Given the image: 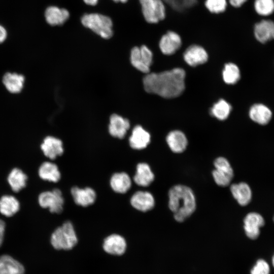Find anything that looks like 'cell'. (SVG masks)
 <instances>
[{"instance_id":"cell-1","label":"cell","mask_w":274,"mask_h":274,"mask_svg":"<svg viewBox=\"0 0 274 274\" xmlns=\"http://www.w3.org/2000/svg\"><path fill=\"white\" fill-rule=\"evenodd\" d=\"M185 72L181 68H175L159 73H148L143 83L145 90L163 98H172L180 96L184 91Z\"/></svg>"},{"instance_id":"cell-2","label":"cell","mask_w":274,"mask_h":274,"mask_svg":"<svg viewBox=\"0 0 274 274\" xmlns=\"http://www.w3.org/2000/svg\"><path fill=\"white\" fill-rule=\"evenodd\" d=\"M168 207L175 219L182 222L195 211L196 200L192 189L183 185H177L168 191Z\"/></svg>"},{"instance_id":"cell-3","label":"cell","mask_w":274,"mask_h":274,"mask_svg":"<svg viewBox=\"0 0 274 274\" xmlns=\"http://www.w3.org/2000/svg\"><path fill=\"white\" fill-rule=\"evenodd\" d=\"M82 24L104 39L113 35V23L108 16L98 13H85L81 18Z\"/></svg>"},{"instance_id":"cell-4","label":"cell","mask_w":274,"mask_h":274,"mask_svg":"<svg viewBox=\"0 0 274 274\" xmlns=\"http://www.w3.org/2000/svg\"><path fill=\"white\" fill-rule=\"evenodd\" d=\"M50 242L57 250H70L78 243V238L72 223L68 221L56 228L51 236Z\"/></svg>"},{"instance_id":"cell-5","label":"cell","mask_w":274,"mask_h":274,"mask_svg":"<svg viewBox=\"0 0 274 274\" xmlns=\"http://www.w3.org/2000/svg\"><path fill=\"white\" fill-rule=\"evenodd\" d=\"M142 15L149 24H156L166 17V6L162 0H139Z\"/></svg>"},{"instance_id":"cell-6","label":"cell","mask_w":274,"mask_h":274,"mask_svg":"<svg viewBox=\"0 0 274 274\" xmlns=\"http://www.w3.org/2000/svg\"><path fill=\"white\" fill-rule=\"evenodd\" d=\"M214 165L215 169L212 172V175L215 183L221 187L229 185L234 176L229 161L224 157H219L215 160Z\"/></svg>"},{"instance_id":"cell-7","label":"cell","mask_w":274,"mask_h":274,"mask_svg":"<svg viewBox=\"0 0 274 274\" xmlns=\"http://www.w3.org/2000/svg\"><path fill=\"white\" fill-rule=\"evenodd\" d=\"M38 201L41 207L48 208L52 213L59 214L63 210L64 199L58 189L41 193L39 196Z\"/></svg>"},{"instance_id":"cell-8","label":"cell","mask_w":274,"mask_h":274,"mask_svg":"<svg viewBox=\"0 0 274 274\" xmlns=\"http://www.w3.org/2000/svg\"><path fill=\"white\" fill-rule=\"evenodd\" d=\"M183 45L182 40L179 33L173 30H168L160 38L158 48L162 54L172 55L180 50Z\"/></svg>"},{"instance_id":"cell-9","label":"cell","mask_w":274,"mask_h":274,"mask_svg":"<svg viewBox=\"0 0 274 274\" xmlns=\"http://www.w3.org/2000/svg\"><path fill=\"white\" fill-rule=\"evenodd\" d=\"M183 56L185 61L191 66L203 64L209 58L206 49L197 44H192L187 46L184 50Z\"/></svg>"},{"instance_id":"cell-10","label":"cell","mask_w":274,"mask_h":274,"mask_svg":"<svg viewBox=\"0 0 274 274\" xmlns=\"http://www.w3.org/2000/svg\"><path fill=\"white\" fill-rule=\"evenodd\" d=\"M265 224L263 216L257 212H250L244 219L245 232L250 239H255L259 236L260 229Z\"/></svg>"},{"instance_id":"cell-11","label":"cell","mask_w":274,"mask_h":274,"mask_svg":"<svg viewBox=\"0 0 274 274\" xmlns=\"http://www.w3.org/2000/svg\"><path fill=\"white\" fill-rule=\"evenodd\" d=\"M127 244L123 237L117 234L107 236L104 241L102 248L107 253L114 256H121L126 251Z\"/></svg>"},{"instance_id":"cell-12","label":"cell","mask_w":274,"mask_h":274,"mask_svg":"<svg viewBox=\"0 0 274 274\" xmlns=\"http://www.w3.org/2000/svg\"><path fill=\"white\" fill-rule=\"evenodd\" d=\"M253 35L256 40L262 44L274 40V21L263 19L256 23L253 27Z\"/></svg>"},{"instance_id":"cell-13","label":"cell","mask_w":274,"mask_h":274,"mask_svg":"<svg viewBox=\"0 0 274 274\" xmlns=\"http://www.w3.org/2000/svg\"><path fill=\"white\" fill-rule=\"evenodd\" d=\"M130 127L129 121L116 114H112L110 118L109 132L113 137L122 139L124 138Z\"/></svg>"},{"instance_id":"cell-14","label":"cell","mask_w":274,"mask_h":274,"mask_svg":"<svg viewBox=\"0 0 274 274\" xmlns=\"http://www.w3.org/2000/svg\"><path fill=\"white\" fill-rule=\"evenodd\" d=\"M249 115L254 122L261 125H265L270 121L272 113L271 110L265 105L257 103L251 107Z\"/></svg>"},{"instance_id":"cell-15","label":"cell","mask_w":274,"mask_h":274,"mask_svg":"<svg viewBox=\"0 0 274 274\" xmlns=\"http://www.w3.org/2000/svg\"><path fill=\"white\" fill-rule=\"evenodd\" d=\"M70 16L67 9L55 6L48 7L45 12V19L52 26L63 24L69 19Z\"/></svg>"},{"instance_id":"cell-16","label":"cell","mask_w":274,"mask_h":274,"mask_svg":"<svg viewBox=\"0 0 274 274\" xmlns=\"http://www.w3.org/2000/svg\"><path fill=\"white\" fill-rule=\"evenodd\" d=\"M130 203L134 208L139 211L147 212L154 208L155 199L150 192L139 191L131 197Z\"/></svg>"},{"instance_id":"cell-17","label":"cell","mask_w":274,"mask_h":274,"mask_svg":"<svg viewBox=\"0 0 274 274\" xmlns=\"http://www.w3.org/2000/svg\"><path fill=\"white\" fill-rule=\"evenodd\" d=\"M71 193L75 202L84 207L93 204L96 198L95 191L90 187L81 189L75 186L72 188Z\"/></svg>"},{"instance_id":"cell-18","label":"cell","mask_w":274,"mask_h":274,"mask_svg":"<svg viewBox=\"0 0 274 274\" xmlns=\"http://www.w3.org/2000/svg\"><path fill=\"white\" fill-rule=\"evenodd\" d=\"M150 140V133L141 125H136L132 129L129 143L132 149L142 150L147 147Z\"/></svg>"},{"instance_id":"cell-19","label":"cell","mask_w":274,"mask_h":274,"mask_svg":"<svg viewBox=\"0 0 274 274\" xmlns=\"http://www.w3.org/2000/svg\"><path fill=\"white\" fill-rule=\"evenodd\" d=\"M41 148L44 155L52 160L63 153L62 141L53 136H48L45 138Z\"/></svg>"},{"instance_id":"cell-20","label":"cell","mask_w":274,"mask_h":274,"mask_svg":"<svg viewBox=\"0 0 274 274\" xmlns=\"http://www.w3.org/2000/svg\"><path fill=\"white\" fill-rule=\"evenodd\" d=\"M230 191L234 198L242 206L248 205L252 200V190L245 182L233 184L230 186Z\"/></svg>"},{"instance_id":"cell-21","label":"cell","mask_w":274,"mask_h":274,"mask_svg":"<svg viewBox=\"0 0 274 274\" xmlns=\"http://www.w3.org/2000/svg\"><path fill=\"white\" fill-rule=\"evenodd\" d=\"M23 265L8 255L0 256V274H24Z\"/></svg>"},{"instance_id":"cell-22","label":"cell","mask_w":274,"mask_h":274,"mask_svg":"<svg viewBox=\"0 0 274 274\" xmlns=\"http://www.w3.org/2000/svg\"><path fill=\"white\" fill-rule=\"evenodd\" d=\"M166 140L170 150L176 153L184 151L188 144L185 135L180 130L170 131L167 134Z\"/></svg>"},{"instance_id":"cell-23","label":"cell","mask_w":274,"mask_h":274,"mask_svg":"<svg viewBox=\"0 0 274 274\" xmlns=\"http://www.w3.org/2000/svg\"><path fill=\"white\" fill-rule=\"evenodd\" d=\"M154 180V175L147 163H140L137 165L133 180L138 185L147 187Z\"/></svg>"},{"instance_id":"cell-24","label":"cell","mask_w":274,"mask_h":274,"mask_svg":"<svg viewBox=\"0 0 274 274\" xmlns=\"http://www.w3.org/2000/svg\"><path fill=\"white\" fill-rule=\"evenodd\" d=\"M110 185L115 192L125 193L130 188L131 181L128 175L126 173H117L112 176Z\"/></svg>"},{"instance_id":"cell-25","label":"cell","mask_w":274,"mask_h":274,"mask_svg":"<svg viewBox=\"0 0 274 274\" xmlns=\"http://www.w3.org/2000/svg\"><path fill=\"white\" fill-rule=\"evenodd\" d=\"M40 177L46 181L56 183L61 178V174L56 164L50 162L43 163L39 169Z\"/></svg>"},{"instance_id":"cell-26","label":"cell","mask_w":274,"mask_h":274,"mask_svg":"<svg viewBox=\"0 0 274 274\" xmlns=\"http://www.w3.org/2000/svg\"><path fill=\"white\" fill-rule=\"evenodd\" d=\"M24 81L23 76L11 73H7L3 79V83L7 89L12 93H17L21 91Z\"/></svg>"},{"instance_id":"cell-27","label":"cell","mask_w":274,"mask_h":274,"mask_svg":"<svg viewBox=\"0 0 274 274\" xmlns=\"http://www.w3.org/2000/svg\"><path fill=\"white\" fill-rule=\"evenodd\" d=\"M18 200L11 195H4L0 199V213L6 217H11L19 210Z\"/></svg>"},{"instance_id":"cell-28","label":"cell","mask_w":274,"mask_h":274,"mask_svg":"<svg viewBox=\"0 0 274 274\" xmlns=\"http://www.w3.org/2000/svg\"><path fill=\"white\" fill-rule=\"evenodd\" d=\"M27 177L20 169L15 168L9 174L8 181L14 192H18L26 186Z\"/></svg>"},{"instance_id":"cell-29","label":"cell","mask_w":274,"mask_h":274,"mask_svg":"<svg viewBox=\"0 0 274 274\" xmlns=\"http://www.w3.org/2000/svg\"><path fill=\"white\" fill-rule=\"evenodd\" d=\"M222 75L224 81L227 84H235L241 78L238 67L236 64L232 62L225 64Z\"/></svg>"},{"instance_id":"cell-30","label":"cell","mask_w":274,"mask_h":274,"mask_svg":"<svg viewBox=\"0 0 274 274\" xmlns=\"http://www.w3.org/2000/svg\"><path fill=\"white\" fill-rule=\"evenodd\" d=\"M231 110V105L223 99L215 104L211 110V114L220 120L226 119Z\"/></svg>"},{"instance_id":"cell-31","label":"cell","mask_w":274,"mask_h":274,"mask_svg":"<svg viewBox=\"0 0 274 274\" xmlns=\"http://www.w3.org/2000/svg\"><path fill=\"white\" fill-rule=\"evenodd\" d=\"M130 60L132 65L136 70L146 74L149 73L150 67L145 64L143 60L140 47L134 46L131 49Z\"/></svg>"},{"instance_id":"cell-32","label":"cell","mask_w":274,"mask_h":274,"mask_svg":"<svg viewBox=\"0 0 274 274\" xmlns=\"http://www.w3.org/2000/svg\"><path fill=\"white\" fill-rule=\"evenodd\" d=\"M253 9L259 16H270L274 13V0H254Z\"/></svg>"},{"instance_id":"cell-33","label":"cell","mask_w":274,"mask_h":274,"mask_svg":"<svg viewBox=\"0 0 274 274\" xmlns=\"http://www.w3.org/2000/svg\"><path fill=\"white\" fill-rule=\"evenodd\" d=\"M227 0H206L204 5L211 14H219L224 12L228 6Z\"/></svg>"},{"instance_id":"cell-34","label":"cell","mask_w":274,"mask_h":274,"mask_svg":"<svg viewBox=\"0 0 274 274\" xmlns=\"http://www.w3.org/2000/svg\"><path fill=\"white\" fill-rule=\"evenodd\" d=\"M269 264L263 259L257 260L251 271V274H269Z\"/></svg>"},{"instance_id":"cell-35","label":"cell","mask_w":274,"mask_h":274,"mask_svg":"<svg viewBox=\"0 0 274 274\" xmlns=\"http://www.w3.org/2000/svg\"><path fill=\"white\" fill-rule=\"evenodd\" d=\"M248 0H228V4L232 7L239 8L245 4Z\"/></svg>"},{"instance_id":"cell-36","label":"cell","mask_w":274,"mask_h":274,"mask_svg":"<svg viewBox=\"0 0 274 274\" xmlns=\"http://www.w3.org/2000/svg\"><path fill=\"white\" fill-rule=\"evenodd\" d=\"M5 229V222L0 219V247L1 246L4 236Z\"/></svg>"},{"instance_id":"cell-37","label":"cell","mask_w":274,"mask_h":274,"mask_svg":"<svg viewBox=\"0 0 274 274\" xmlns=\"http://www.w3.org/2000/svg\"><path fill=\"white\" fill-rule=\"evenodd\" d=\"M7 38V31L4 27L0 25V43L3 42Z\"/></svg>"},{"instance_id":"cell-38","label":"cell","mask_w":274,"mask_h":274,"mask_svg":"<svg viewBox=\"0 0 274 274\" xmlns=\"http://www.w3.org/2000/svg\"><path fill=\"white\" fill-rule=\"evenodd\" d=\"M83 1L85 4L90 6H96L98 3V0H83Z\"/></svg>"},{"instance_id":"cell-39","label":"cell","mask_w":274,"mask_h":274,"mask_svg":"<svg viewBox=\"0 0 274 274\" xmlns=\"http://www.w3.org/2000/svg\"><path fill=\"white\" fill-rule=\"evenodd\" d=\"M112 1L115 3H125L128 1V0H112Z\"/></svg>"},{"instance_id":"cell-40","label":"cell","mask_w":274,"mask_h":274,"mask_svg":"<svg viewBox=\"0 0 274 274\" xmlns=\"http://www.w3.org/2000/svg\"><path fill=\"white\" fill-rule=\"evenodd\" d=\"M272 265H273V266L274 267V255H273V257L272 258Z\"/></svg>"},{"instance_id":"cell-41","label":"cell","mask_w":274,"mask_h":274,"mask_svg":"<svg viewBox=\"0 0 274 274\" xmlns=\"http://www.w3.org/2000/svg\"><path fill=\"white\" fill-rule=\"evenodd\" d=\"M273 222H274V216H273Z\"/></svg>"}]
</instances>
